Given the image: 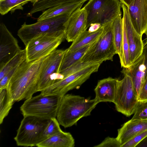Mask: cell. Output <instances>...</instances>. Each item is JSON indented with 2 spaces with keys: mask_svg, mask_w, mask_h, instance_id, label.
Listing matches in <instances>:
<instances>
[{
  "mask_svg": "<svg viewBox=\"0 0 147 147\" xmlns=\"http://www.w3.org/2000/svg\"><path fill=\"white\" fill-rule=\"evenodd\" d=\"M132 120H147V101H139Z\"/></svg>",
  "mask_w": 147,
  "mask_h": 147,
  "instance_id": "f546056e",
  "label": "cell"
},
{
  "mask_svg": "<svg viewBox=\"0 0 147 147\" xmlns=\"http://www.w3.org/2000/svg\"><path fill=\"white\" fill-rule=\"evenodd\" d=\"M100 63H96L60 80L41 91L44 95L64 96L69 91L78 89L93 73L97 71Z\"/></svg>",
  "mask_w": 147,
  "mask_h": 147,
  "instance_id": "ba28073f",
  "label": "cell"
},
{
  "mask_svg": "<svg viewBox=\"0 0 147 147\" xmlns=\"http://www.w3.org/2000/svg\"><path fill=\"white\" fill-rule=\"evenodd\" d=\"M75 140L69 132L62 131L37 145L38 147H74Z\"/></svg>",
  "mask_w": 147,
  "mask_h": 147,
  "instance_id": "d6986e66",
  "label": "cell"
},
{
  "mask_svg": "<svg viewBox=\"0 0 147 147\" xmlns=\"http://www.w3.org/2000/svg\"><path fill=\"white\" fill-rule=\"evenodd\" d=\"M147 147V136L141 141L136 147Z\"/></svg>",
  "mask_w": 147,
  "mask_h": 147,
  "instance_id": "d590c367",
  "label": "cell"
},
{
  "mask_svg": "<svg viewBox=\"0 0 147 147\" xmlns=\"http://www.w3.org/2000/svg\"><path fill=\"white\" fill-rule=\"evenodd\" d=\"M71 14H62L32 24H27L25 22L18 30V35L25 46L32 39L40 36H65L67 22Z\"/></svg>",
  "mask_w": 147,
  "mask_h": 147,
  "instance_id": "3957f363",
  "label": "cell"
},
{
  "mask_svg": "<svg viewBox=\"0 0 147 147\" xmlns=\"http://www.w3.org/2000/svg\"><path fill=\"white\" fill-rule=\"evenodd\" d=\"M138 99L139 101H147V78L140 90Z\"/></svg>",
  "mask_w": 147,
  "mask_h": 147,
  "instance_id": "836d02e7",
  "label": "cell"
},
{
  "mask_svg": "<svg viewBox=\"0 0 147 147\" xmlns=\"http://www.w3.org/2000/svg\"><path fill=\"white\" fill-rule=\"evenodd\" d=\"M127 10L133 26L142 36L147 27V0H133Z\"/></svg>",
  "mask_w": 147,
  "mask_h": 147,
  "instance_id": "9a60e30c",
  "label": "cell"
},
{
  "mask_svg": "<svg viewBox=\"0 0 147 147\" xmlns=\"http://www.w3.org/2000/svg\"><path fill=\"white\" fill-rule=\"evenodd\" d=\"M21 50L17 39L3 23L0 24V69Z\"/></svg>",
  "mask_w": 147,
  "mask_h": 147,
  "instance_id": "4fadbf2b",
  "label": "cell"
},
{
  "mask_svg": "<svg viewBox=\"0 0 147 147\" xmlns=\"http://www.w3.org/2000/svg\"><path fill=\"white\" fill-rule=\"evenodd\" d=\"M113 39L117 54L119 58L121 64L123 61V30L122 20L121 16L118 17L112 24Z\"/></svg>",
  "mask_w": 147,
  "mask_h": 147,
  "instance_id": "cb8c5ba5",
  "label": "cell"
},
{
  "mask_svg": "<svg viewBox=\"0 0 147 147\" xmlns=\"http://www.w3.org/2000/svg\"><path fill=\"white\" fill-rule=\"evenodd\" d=\"M89 0H36L33 3L32 8L27 13L28 17L38 12L44 11L54 6L62 4H72L76 3H84Z\"/></svg>",
  "mask_w": 147,
  "mask_h": 147,
  "instance_id": "7402d4cb",
  "label": "cell"
},
{
  "mask_svg": "<svg viewBox=\"0 0 147 147\" xmlns=\"http://www.w3.org/2000/svg\"><path fill=\"white\" fill-rule=\"evenodd\" d=\"M144 34H146V42H147V27L146 30V32H145Z\"/></svg>",
  "mask_w": 147,
  "mask_h": 147,
  "instance_id": "74e56055",
  "label": "cell"
},
{
  "mask_svg": "<svg viewBox=\"0 0 147 147\" xmlns=\"http://www.w3.org/2000/svg\"><path fill=\"white\" fill-rule=\"evenodd\" d=\"M147 136V129L138 134L121 147H136L137 145Z\"/></svg>",
  "mask_w": 147,
  "mask_h": 147,
  "instance_id": "4dcf8cb0",
  "label": "cell"
},
{
  "mask_svg": "<svg viewBox=\"0 0 147 147\" xmlns=\"http://www.w3.org/2000/svg\"><path fill=\"white\" fill-rule=\"evenodd\" d=\"M98 103L95 98L91 99L66 94L62 97L59 107L57 119L65 128L71 127L81 118L90 115Z\"/></svg>",
  "mask_w": 147,
  "mask_h": 147,
  "instance_id": "7a4b0ae2",
  "label": "cell"
},
{
  "mask_svg": "<svg viewBox=\"0 0 147 147\" xmlns=\"http://www.w3.org/2000/svg\"><path fill=\"white\" fill-rule=\"evenodd\" d=\"M8 87L0 90V124L8 115L14 103Z\"/></svg>",
  "mask_w": 147,
  "mask_h": 147,
  "instance_id": "d4e9b609",
  "label": "cell"
},
{
  "mask_svg": "<svg viewBox=\"0 0 147 147\" xmlns=\"http://www.w3.org/2000/svg\"><path fill=\"white\" fill-rule=\"evenodd\" d=\"M121 4L119 0H89L84 7L87 13L86 30L92 24L103 26L113 22L121 16Z\"/></svg>",
  "mask_w": 147,
  "mask_h": 147,
  "instance_id": "8992f818",
  "label": "cell"
},
{
  "mask_svg": "<svg viewBox=\"0 0 147 147\" xmlns=\"http://www.w3.org/2000/svg\"><path fill=\"white\" fill-rule=\"evenodd\" d=\"M25 49L21 50L10 60L2 68L0 69V80L11 69L20 65L26 60Z\"/></svg>",
  "mask_w": 147,
  "mask_h": 147,
  "instance_id": "4316f807",
  "label": "cell"
},
{
  "mask_svg": "<svg viewBox=\"0 0 147 147\" xmlns=\"http://www.w3.org/2000/svg\"><path fill=\"white\" fill-rule=\"evenodd\" d=\"M147 129V120H132L125 123L118 130L116 138L121 146L138 134Z\"/></svg>",
  "mask_w": 147,
  "mask_h": 147,
  "instance_id": "ac0fdd59",
  "label": "cell"
},
{
  "mask_svg": "<svg viewBox=\"0 0 147 147\" xmlns=\"http://www.w3.org/2000/svg\"><path fill=\"white\" fill-rule=\"evenodd\" d=\"M92 44L86 45L72 52H67L65 50V54L60 66L59 73L80 61Z\"/></svg>",
  "mask_w": 147,
  "mask_h": 147,
  "instance_id": "603a6c76",
  "label": "cell"
},
{
  "mask_svg": "<svg viewBox=\"0 0 147 147\" xmlns=\"http://www.w3.org/2000/svg\"><path fill=\"white\" fill-rule=\"evenodd\" d=\"M50 119L32 116L24 117L14 138L17 145L36 146L45 140L44 133Z\"/></svg>",
  "mask_w": 147,
  "mask_h": 147,
  "instance_id": "52a82bcc",
  "label": "cell"
},
{
  "mask_svg": "<svg viewBox=\"0 0 147 147\" xmlns=\"http://www.w3.org/2000/svg\"><path fill=\"white\" fill-rule=\"evenodd\" d=\"M119 81L117 79L109 77L98 81L94 91L95 98L98 103L114 102Z\"/></svg>",
  "mask_w": 147,
  "mask_h": 147,
  "instance_id": "e0dca14e",
  "label": "cell"
},
{
  "mask_svg": "<svg viewBox=\"0 0 147 147\" xmlns=\"http://www.w3.org/2000/svg\"><path fill=\"white\" fill-rule=\"evenodd\" d=\"M47 56L33 61L26 60L19 66L8 86L14 102L28 99L37 92L40 75Z\"/></svg>",
  "mask_w": 147,
  "mask_h": 147,
  "instance_id": "6da1fadb",
  "label": "cell"
},
{
  "mask_svg": "<svg viewBox=\"0 0 147 147\" xmlns=\"http://www.w3.org/2000/svg\"><path fill=\"white\" fill-rule=\"evenodd\" d=\"M103 25V32L98 38L92 43L80 61L86 63H100L106 60L113 61L117 54L113 32L112 24Z\"/></svg>",
  "mask_w": 147,
  "mask_h": 147,
  "instance_id": "277c9868",
  "label": "cell"
},
{
  "mask_svg": "<svg viewBox=\"0 0 147 147\" xmlns=\"http://www.w3.org/2000/svg\"><path fill=\"white\" fill-rule=\"evenodd\" d=\"M65 37L45 35L32 39L25 46L26 61H33L49 55L56 50Z\"/></svg>",
  "mask_w": 147,
  "mask_h": 147,
  "instance_id": "30bf717a",
  "label": "cell"
},
{
  "mask_svg": "<svg viewBox=\"0 0 147 147\" xmlns=\"http://www.w3.org/2000/svg\"><path fill=\"white\" fill-rule=\"evenodd\" d=\"M121 144L116 138L108 137L101 143L94 147H121Z\"/></svg>",
  "mask_w": 147,
  "mask_h": 147,
  "instance_id": "1f68e13d",
  "label": "cell"
},
{
  "mask_svg": "<svg viewBox=\"0 0 147 147\" xmlns=\"http://www.w3.org/2000/svg\"><path fill=\"white\" fill-rule=\"evenodd\" d=\"M122 4L128 7L131 3L133 0H119Z\"/></svg>",
  "mask_w": 147,
  "mask_h": 147,
  "instance_id": "8d00e7d4",
  "label": "cell"
},
{
  "mask_svg": "<svg viewBox=\"0 0 147 147\" xmlns=\"http://www.w3.org/2000/svg\"><path fill=\"white\" fill-rule=\"evenodd\" d=\"M19 66L15 67L9 71L3 78L0 80V90L8 87L11 78Z\"/></svg>",
  "mask_w": 147,
  "mask_h": 147,
  "instance_id": "d6a6232c",
  "label": "cell"
},
{
  "mask_svg": "<svg viewBox=\"0 0 147 147\" xmlns=\"http://www.w3.org/2000/svg\"><path fill=\"white\" fill-rule=\"evenodd\" d=\"M60 125L56 117L51 118L44 133L45 140L61 131Z\"/></svg>",
  "mask_w": 147,
  "mask_h": 147,
  "instance_id": "83f0119b",
  "label": "cell"
},
{
  "mask_svg": "<svg viewBox=\"0 0 147 147\" xmlns=\"http://www.w3.org/2000/svg\"><path fill=\"white\" fill-rule=\"evenodd\" d=\"M87 13L84 7L78 9L70 15L65 32L67 42H73L83 32L86 30Z\"/></svg>",
  "mask_w": 147,
  "mask_h": 147,
  "instance_id": "2e32d148",
  "label": "cell"
},
{
  "mask_svg": "<svg viewBox=\"0 0 147 147\" xmlns=\"http://www.w3.org/2000/svg\"></svg>",
  "mask_w": 147,
  "mask_h": 147,
  "instance_id": "f35d334b",
  "label": "cell"
},
{
  "mask_svg": "<svg viewBox=\"0 0 147 147\" xmlns=\"http://www.w3.org/2000/svg\"><path fill=\"white\" fill-rule=\"evenodd\" d=\"M121 7L123 13L122 22L126 29L131 65L142 54L144 44L142 39V36L139 34L133 26L128 13L127 7L122 4Z\"/></svg>",
  "mask_w": 147,
  "mask_h": 147,
  "instance_id": "5bb4252c",
  "label": "cell"
},
{
  "mask_svg": "<svg viewBox=\"0 0 147 147\" xmlns=\"http://www.w3.org/2000/svg\"><path fill=\"white\" fill-rule=\"evenodd\" d=\"M124 76L119 81L114 103L117 111L128 117L134 113L139 101L131 78Z\"/></svg>",
  "mask_w": 147,
  "mask_h": 147,
  "instance_id": "9c48e42d",
  "label": "cell"
},
{
  "mask_svg": "<svg viewBox=\"0 0 147 147\" xmlns=\"http://www.w3.org/2000/svg\"><path fill=\"white\" fill-rule=\"evenodd\" d=\"M103 28V26H102L98 30L95 31L90 32L87 30H85L72 42L70 46L65 50V51L72 52L93 43L101 35Z\"/></svg>",
  "mask_w": 147,
  "mask_h": 147,
  "instance_id": "ffe728a7",
  "label": "cell"
},
{
  "mask_svg": "<svg viewBox=\"0 0 147 147\" xmlns=\"http://www.w3.org/2000/svg\"><path fill=\"white\" fill-rule=\"evenodd\" d=\"M83 3L59 5L44 11L37 19V21L66 13L71 14L78 9L81 8Z\"/></svg>",
  "mask_w": 147,
  "mask_h": 147,
  "instance_id": "44dd1931",
  "label": "cell"
},
{
  "mask_svg": "<svg viewBox=\"0 0 147 147\" xmlns=\"http://www.w3.org/2000/svg\"><path fill=\"white\" fill-rule=\"evenodd\" d=\"M65 50H56L47 57L39 76L37 91H42L49 86L50 78L59 72Z\"/></svg>",
  "mask_w": 147,
  "mask_h": 147,
  "instance_id": "8fae6325",
  "label": "cell"
},
{
  "mask_svg": "<svg viewBox=\"0 0 147 147\" xmlns=\"http://www.w3.org/2000/svg\"><path fill=\"white\" fill-rule=\"evenodd\" d=\"M122 73L131 78L136 91L138 95L147 78V42L144 44L141 55L130 66L123 68Z\"/></svg>",
  "mask_w": 147,
  "mask_h": 147,
  "instance_id": "7c38bea8",
  "label": "cell"
},
{
  "mask_svg": "<svg viewBox=\"0 0 147 147\" xmlns=\"http://www.w3.org/2000/svg\"><path fill=\"white\" fill-rule=\"evenodd\" d=\"M63 96L40 94L26 100L20 110L24 117L32 116L47 119L56 117Z\"/></svg>",
  "mask_w": 147,
  "mask_h": 147,
  "instance_id": "5b68a950",
  "label": "cell"
},
{
  "mask_svg": "<svg viewBox=\"0 0 147 147\" xmlns=\"http://www.w3.org/2000/svg\"><path fill=\"white\" fill-rule=\"evenodd\" d=\"M102 26L100 24L94 23L90 25L88 30L90 32H94L98 30Z\"/></svg>",
  "mask_w": 147,
  "mask_h": 147,
  "instance_id": "e575fe53",
  "label": "cell"
},
{
  "mask_svg": "<svg viewBox=\"0 0 147 147\" xmlns=\"http://www.w3.org/2000/svg\"><path fill=\"white\" fill-rule=\"evenodd\" d=\"M36 0H0V13L4 15L10 11L11 13L17 10H23V6L29 2L33 3Z\"/></svg>",
  "mask_w": 147,
  "mask_h": 147,
  "instance_id": "484cf974",
  "label": "cell"
},
{
  "mask_svg": "<svg viewBox=\"0 0 147 147\" xmlns=\"http://www.w3.org/2000/svg\"><path fill=\"white\" fill-rule=\"evenodd\" d=\"M95 63H86L80 61L59 73L61 74L63 79L70 74L80 71Z\"/></svg>",
  "mask_w": 147,
  "mask_h": 147,
  "instance_id": "f1b7e54d",
  "label": "cell"
}]
</instances>
